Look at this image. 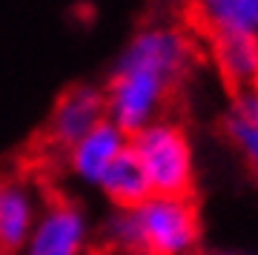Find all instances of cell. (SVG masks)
<instances>
[{
  "instance_id": "2",
  "label": "cell",
  "mask_w": 258,
  "mask_h": 255,
  "mask_svg": "<svg viewBox=\"0 0 258 255\" xmlns=\"http://www.w3.org/2000/svg\"><path fill=\"white\" fill-rule=\"evenodd\" d=\"M103 238L123 255H189L201 241L195 198L152 195L135 210H112Z\"/></svg>"
},
{
  "instance_id": "11",
  "label": "cell",
  "mask_w": 258,
  "mask_h": 255,
  "mask_svg": "<svg viewBox=\"0 0 258 255\" xmlns=\"http://www.w3.org/2000/svg\"><path fill=\"white\" fill-rule=\"evenodd\" d=\"M98 189L103 192V198L109 201L115 210H135L144 201L152 198V186L147 181V172H144L141 161L135 158V152L129 146L103 172V178L98 181Z\"/></svg>"
},
{
  "instance_id": "4",
  "label": "cell",
  "mask_w": 258,
  "mask_h": 255,
  "mask_svg": "<svg viewBox=\"0 0 258 255\" xmlns=\"http://www.w3.org/2000/svg\"><path fill=\"white\" fill-rule=\"evenodd\" d=\"M101 120H106V98L98 83H72L57 95L46 118L43 138L57 152H69L83 135H89Z\"/></svg>"
},
{
  "instance_id": "10",
  "label": "cell",
  "mask_w": 258,
  "mask_h": 255,
  "mask_svg": "<svg viewBox=\"0 0 258 255\" xmlns=\"http://www.w3.org/2000/svg\"><path fill=\"white\" fill-rule=\"evenodd\" d=\"M195 32L210 35H252L258 37V0H204L189 6Z\"/></svg>"
},
{
  "instance_id": "6",
  "label": "cell",
  "mask_w": 258,
  "mask_h": 255,
  "mask_svg": "<svg viewBox=\"0 0 258 255\" xmlns=\"http://www.w3.org/2000/svg\"><path fill=\"white\" fill-rule=\"evenodd\" d=\"M43 204L35 186L20 178H0V255H18L32 235Z\"/></svg>"
},
{
  "instance_id": "8",
  "label": "cell",
  "mask_w": 258,
  "mask_h": 255,
  "mask_svg": "<svg viewBox=\"0 0 258 255\" xmlns=\"http://www.w3.org/2000/svg\"><path fill=\"white\" fill-rule=\"evenodd\" d=\"M207 49L230 95L258 89V37L252 35H210Z\"/></svg>"
},
{
  "instance_id": "3",
  "label": "cell",
  "mask_w": 258,
  "mask_h": 255,
  "mask_svg": "<svg viewBox=\"0 0 258 255\" xmlns=\"http://www.w3.org/2000/svg\"><path fill=\"white\" fill-rule=\"evenodd\" d=\"M129 149L141 161L152 195L164 198H192L195 189V158L192 144L181 120L164 118L129 138Z\"/></svg>"
},
{
  "instance_id": "7",
  "label": "cell",
  "mask_w": 258,
  "mask_h": 255,
  "mask_svg": "<svg viewBox=\"0 0 258 255\" xmlns=\"http://www.w3.org/2000/svg\"><path fill=\"white\" fill-rule=\"evenodd\" d=\"M126 146H129V138L112 120H101L89 135H83L69 152H63L66 169H69V175H72L75 181L86 183V186H98L103 172L109 169L112 161Z\"/></svg>"
},
{
  "instance_id": "12",
  "label": "cell",
  "mask_w": 258,
  "mask_h": 255,
  "mask_svg": "<svg viewBox=\"0 0 258 255\" xmlns=\"http://www.w3.org/2000/svg\"><path fill=\"white\" fill-rule=\"evenodd\" d=\"M204 255H258V252H244V249H210Z\"/></svg>"
},
{
  "instance_id": "9",
  "label": "cell",
  "mask_w": 258,
  "mask_h": 255,
  "mask_svg": "<svg viewBox=\"0 0 258 255\" xmlns=\"http://www.w3.org/2000/svg\"><path fill=\"white\" fill-rule=\"evenodd\" d=\"M218 129L258 181V89L230 95V106L224 109Z\"/></svg>"
},
{
  "instance_id": "1",
  "label": "cell",
  "mask_w": 258,
  "mask_h": 255,
  "mask_svg": "<svg viewBox=\"0 0 258 255\" xmlns=\"http://www.w3.org/2000/svg\"><path fill=\"white\" fill-rule=\"evenodd\" d=\"M198 43L189 29L152 20L132 32L103 83L106 120L126 138L164 118L169 100L198 63Z\"/></svg>"
},
{
  "instance_id": "5",
  "label": "cell",
  "mask_w": 258,
  "mask_h": 255,
  "mask_svg": "<svg viewBox=\"0 0 258 255\" xmlns=\"http://www.w3.org/2000/svg\"><path fill=\"white\" fill-rule=\"evenodd\" d=\"M89 246V218L78 201L43 204L32 235L18 255H83Z\"/></svg>"
}]
</instances>
